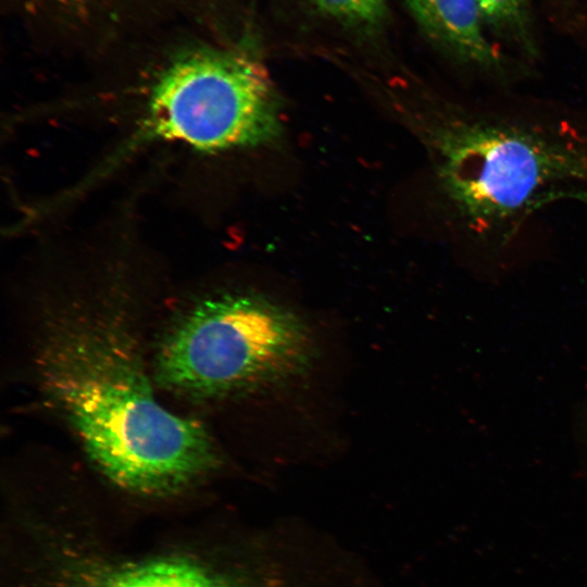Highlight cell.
<instances>
[{
	"mask_svg": "<svg viewBox=\"0 0 587 587\" xmlns=\"http://www.w3.org/2000/svg\"><path fill=\"white\" fill-rule=\"evenodd\" d=\"M7 520L5 587H250L205 542L122 546L68 502H24Z\"/></svg>",
	"mask_w": 587,
	"mask_h": 587,
	"instance_id": "3",
	"label": "cell"
},
{
	"mask_svg": "<svg viewBox=\"0 0 587 587\" xmlns=\"http://www.w3.org/2000/svg\"><path fill=\"white\" fill-rule=\"evenodd\" d=\"M425 123L446 216L482 260L530 239L548 207L587 195V107L559 100H444Z\"/></svg>",
	"mask_w": 587,
	"mask_h": 587,
	"instance_id": "2",
	"label": "cell"
},
{
	"mask_svg": "<svg viewBox=\"0 0 587 587\" xmlns=\"http://www.w3.org/2000/svg\"><path fill=\"white\" fill-rule=\"evenodd\" d=\"M425 32L459 61L498 74L501 54L486 38L477 0H407Z\"/></svg>",
	"mask_w": 587,
	"mask_h": 587,
	"instance_id": "6",
	"label": "cell"
},
{
	"mask_svg": "<svg viewBox=\"0 0 587 587\" xmlns=\"http://www.w3.org/2000/svg\"><path fill=\"white\" fill-rule=\"evenodd\" d=\"M41 326V385L110 483L166 499L217 467L205 428L158 401L121 310L74 303L51 309Z\"/></svg>",
	"mask_w": 587,
	"mask_h": 587,
	"instance_id": "1",
	"label": "cell"
},
{
	"mask_svg": "<svg viewBox=\"0 0 587 587\" xmlns=\"http://www.w3.org/2000/svg\"><path fill=\"white\" fill-rule=\"evenodd\" d=\"M311 2L324 15L348 26H374L386 13V0H311Z\"/></svg>",
	"mask_w": 587,
	"mask_h": 587,
	"instance_id": "7",
	"label": "cell"
},
{
	"mask_svg": "<svg viewBox=\"0 0 587 587\" xmlns=\"http://www.w3.org/2000/svg\"><path fill=\"white\" fill-rule=\"evenodd\" d=\"M482 17L497 27L514 26L521 22L525 0H477Z\"/></svg>",
	"mask_w": 587,
	"mask_h": 587,
	"instance_id": "8",
	"label": "cell"
},
{
	"mask_svg": "<svg viewBox=\"0 0 587 587\" xmlns=\"http://www.w3.org/2000/svg\"><path fill=\"white\" fill-rule=\"evenodd\" d=\"M146 117V138L208 152L266 143L282 128L266 70L233 51L205 50L176 60L154 85Z\"/></svg>",
	"mask_w": 587,
	"mask_h": 587,
	"instance_id": "5",
	"label": "cell"
},
{
	"mask_svg": "<svg viewBox=\"0 0 587 587\" xmlns=\"http://www.w3.org/2000/svg\"><path fill=\"white\" fill-rule=\"evenodd\" d=\"M154 352V380L200 400L287 378L307 366L312 345L288 309L259 295L225 292L179 312Z\"/></svg>",
	"mask_w": 587,
	"mask_h": 587,
	"instance_id": "4",
	"label": "cell"
},
{
	"mask_svg": "<svg viewBox=\"0 0 587 587\" xmlns=\"http://www.w3.org/2000/svg\"><path fill=\"white\" fill-rule=\"evenodd\" d=\"M578 203H580V204L587 207V196H585L584 198H582V199L579 200Z\"/></svg>",
	"mask_w": 587,
	"mask_h": 587,
	"instance_id": "9",
	"label": "cell"
}]
</instances>
